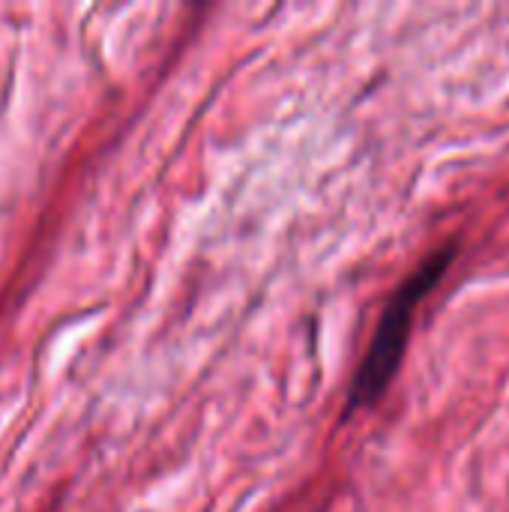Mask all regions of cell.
Segmentation results:
<instances>
[{"instance_id":"obj_1","label":"cell","mask_w":509,"mask_h":512,"mask_svg":"<svg viewBox=\"0 0 509 512\" xmlns=\"http://www.w3.org/2000/svg\"><path fill=\"white\" fill-rule=\"evenodd\" d=\"M456 258V246H444L438 252H432L390 297V303L381 312L375 339L351 381V396H348V414H357L363 408H372L393 384L408 339H411V324L417 315V306L435 291V285L441 282V276L453 267Z\"/></svg>"}]
</instances>
